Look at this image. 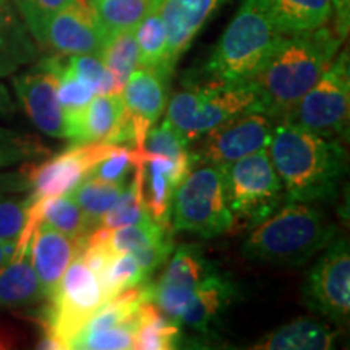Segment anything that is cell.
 I'll return each instance as SVG.
<instances>
[{
    "label": "cell",
    "instance_id": "cell-31",
    "mask_svg": "<svg viewBox=\"0 0 350 350\" xmlns=\"http://www.w3.org/2000/svg\"><path fill=\"white\" fill-rule=\"evenodd\" d=\"M106 68L111 72L116 83V93H122L126 80L135 68L139 65L138 44L135 38V29L122 31L109 38L100 52Z\"/></svg>",
    "mask_w": 350,
    "mask_h": 350
},
{
    "label": "cell",
    "instance_id": "cell-45",
    "mask_svg": "<svg viewBox=\"0 0 350 350\" xmlns=\"http://www.w3.org/2000/svg\"><path fill=\"white\" fill-rule=\"evenodd\" d=\"M90 2H93V0H90Z\"/></svg>",
    "mask_w": 350,
    "mask_h": 350
},
{
    "label": "cell",
    "instance_id": "cell-20",
    "mask_svg": "<svg viewBox=\"0 0 350 350\" xmlns=\"http://www.w3.org/2000/svg\"><path fill=\"white\" fill-rule=\"evenodd\" d=\"M38 57V47L25 21L10 3L0 2V78L12 75Z\"/></svg>",
    "mask_w": 350,
    "mask_h": 350
},
{
    "label": "cell",
    "instance_id": "cell-44",
    "mask_svg": "<svg viewBox=\"0 0 350 350\" xmlns=\"http://www.w3.org/2000/svg\"><path fill=\"white\" fill-rule=\"evenodd\" d=\"M0 2H5V0H0Z\"/></svg>",
    "mask_w": 350,
    "mask_h": 350
},
{
    "label": "cell",
    "instance_id": "cell-30",
    "mask_svg": "<svg viewBox=\"0 0 350 350\" xmlns=\"http://www.w3.org/2000/svg\"><path fill=\"white\" fill-rule=\"evenodd\" d=\"M169 226L156 222L151 216L144 217L137 224L109 229V243L117 253H135L165 243L170 240Z\"/></svg>",
    "mask_w": 350,
    "mask_h": 350
},
{
    "label": "cell",
    "instance_id": "cell-8",
    "mask_svg": "<svg viewBox=\"0 0 350 350\" xmlns=\"http://www.w3.org/2000/svg\"><path fill=\"white\" fill-rule=\"evenodd\" d=\"M226 183L234 227H255L286 201L282 182L268 150L253 152L227 165Z\"/></svg>",
    "mask_w": 350,
    "mask_h": 350
},
{
    "label": "cell",
    "instance_id": "cell-9",
    "mask_svg": "<svg viewBox=\"0 0 350 350\" xmlns=\"http://www.w3.org/2000/svg\"><path fill=\"white\" fill-rule=\"evenodd\" d=\"M350 116V67L345 49L332 60L312 90L292 109L286 122L325 135L327 138H347Z\"/></svg>",
    "mask_w": 350,
    "mask_h": 350
},
{
    "label": "cell",
    "instance_id": "cell-29",
    "mask_svg": "<svg viewBox=\"0 0 350 350\" xmlns=\"http://www.w3.org/2000/svg\"><path fill=\"white\" fill-rule=\"evenodd\" d=\"M135 38L139 65L161 68L172 75V68L167 65V33L156 7H151L142 23L135 28Z\"/></svg>",
    "mask_w": 350,
    "mask_h": 350
},
{
    "label": "cell",
    "instance_id": "cell-27",
    "mask_svg": "<svg viewBox=\"0 0 350 350\" xmlns=\"http://www.w3.org/2000/svg\"><path fill=\"white\" fill-rule=\"evenodd\" d=\"M135 174L129 185L122 188L119 198L113 206L100 219L99 227L106 229H119V227L137 224L150 214L144 206V165H135Z\"/></svg>",
    "mask_w": 350,
    "mask_h": 350
},
{
    "label": "cell",
    "instance_id": "cell-10",
    "mask_svg": "<svg viewBox=\"0 0 350 350\" xmlns=\"http://www.w3.org/2000/svg\"><path fill=\"white\" fill-rule=\"evenodd\" d=\"M301 295L306 308L344 325L350 313V250L349 240L334 239L306 273Z\"/></svg>",
    "mask_w": 350,
    "mask_h": 350
},
{
    "label": "cell",
    "instance_id": "cell-26",
    "mask_svg": "<svg viewBox=\"0 0 350 350\" xmlns=\"http://www.w3.org/2000/svg\"><path fill=\"white\" fill-rule=\"evenodd\" d=\"M180 325L161 312L151 300L142 306V321L135 338L138 350H170L178 345Z\"/></svg>",
    "mask_w": 350,
    "mask_h": 350
},
{
    "label": "cell",
    "instance_id": "cell-21",
    "mask_svg": "<svg viewBox=\"0 0 350 350\" xmlns=\"http://www.w3.org/2000/svg\"><path fill=\"white\" fill-rule=\"evenodd\" d=\"M124 116L125 104L122 93L98 94L83 111L73 143L104 142L116 144Z\"/></svg>",
    "mask_w": 350,
    "mask_h": 350
},
{
    "label": "cell",
    "instance_id": "cell-14",
    "mask_svg": "<svg viewBox=\"0 0 350 350\" xmlns=\"http://www.w3.org/2000/svg\"><path fill=\"white\" fill-rule=\"evenodd\" d=\"M65 57L52 54L28 72L13 78V88L26 116L42 133L52 138L64 137V116L57 86Z\"/></svg>",
    "mask_w": 350,
    "mask_h": 350
},
{
    "label": "cell",
    "instance_id": "cell-1",
    "mask_svg": "<svg viewBox=\"0 0 350 350\" xmlns=\"http://www.w3.org/2000/svg\"><path fill=\"white\" fill-rule=\"evenodd\" d=\"M344 39L321 26L284 34L247 83L255 88L262 111L275 122L287 119L299 100L329 68Z\"/></svg>",
    "mask_w": 350,
    "mask_h": 350
},
{
    "label": "cell",
    "instance_id": "cell-3",
    "mask_svg": "<svg viewBox=\"0 0 350 350\" xmlns=\"http://www.w3.org/2000/svg\"><path fill=\"white\" fill-rule=\"evenodd\" d=\"M338 227L313 203H286L253 227L242 243L247 260L300 266L323 252Z\"/></svg>",
    "mask_w": 350,
    "mask_h": 350
},
{
    "label": "cell",
    "instance_id": "cell-35",
    "mask_svg": "<svg viewBox=\"0 0 350 350\" xmlns=\"http://www.w3.org/2000/svg\"><path fill=\"white\" fill-rule=\"evenodd\" d=\"M139 163H142V159H139L138 150L117 144L116 150L107 157H104L100 163L96 164L88 175L112 183H125L126 175Z\"/></svg>",
    "mask_w": 350,
    "mask_h": 350
},
{
    "label": "cell",
    "instance_id": "cell-12",
    "mask_svg": "<svg viewBox=\"0 0 350 350\" xmlns=\"http://www.w3.org/2000/svg\"><path fill=\"white\" fill-rule=\"evenodd\" d=\"M275 120L265 112H245L203 135L196 163L229 165L242 157L268 150Z\"/></svg>",
    "mask_w": 350,
    "mask_h": 350
},
{
    "label": "cell",
    "instance_id": "cell-6",
    "mask_svg": "<svg viewBox=\"0 0 350 350\" xmlns=\"http://www.w3.org/2000/svg\"><path fill=\"white\" fill-rule=\"evenodd\" d=\"M227 165L204 164L190 170L175 188L170 204L172 229L214 239L234 229L226 183Z\"/></svg>",
    "mask_w": 350,
    "mask_h": 350
},
{
    "label": "cell",
    "instance_id": "cell-22",
    "mask_svg": "<svg viewBox=\"0 0 350 350\" xmlns=\"http://www.w3.org/2000/svg\"><path fill=\"white\" fill-rule=\"evenodd\" d=\"M336 331L325 323L300 318L261 338L255 350H327L334 347Z\"/></svg>",
    "mask_w": 350,
    "mask_h": 350
},
{
    "label": "cell",
    "instance_id": "cell-34",
    "mask_svg": "<svg viewBox=\"0 0 350 350\" xmlns=\"http://www.w3.org/2000/svg\"><path fill=\"white\" fill-rule=\"evenodd\" d=\"M65 65L70 72L93 90L94 94L116 93V83L106 68L100 55L80 54L65 57Z\"/></svg>",
    "mask_w": 350,
    "mask_h": 350
},
{
    "label": "cell",
    "instance_id": "cell-28",
    "mask_svg": "<svg viewBox=\"0 0 350 350\" xmlns=\"http://www.w3.org/2000/svg\"><path fill=\"white\" fill-rule=\"evenodd\" d=\"M124 185L125 183H112L86 175L68 195L86 214L91 229L94 230L99 227L104 214L113 206V203L119 198Z\"/></svg>",
    "mask_w": 350,
    "mask_h": 350
},
{
    "label": "cell",
    "instance_id": "cell-40",
    "mask_svg": "<svg viewBox=\"0 0 350 350\" xmlns=\"http://www.w3.org/2000/svg\"><path fill=\"white\" fill-rule=\"evenodd\" d=\"M336 15V31L342 39L347 38L350 28V0H331Z\"/></svg>",
    "mask_w": 350,
    "mask_h": 350
},
{
    "label": "cell",
    "instance_id": "cell-41",
    "mask_svg": "<svg viewBox=\"0 0 350 350\" xmlns=\"http://www.w3.org/2000/svg\"><path fill=\"white\" fill-rule=\"evenodd\" d=\"M16 104L8 93L7 86L0 83V119H10L15 116Z\"/></svg>",
    "mask_w": 350,
    "mask_h": 350
},
{
    "label": "cell",
    "instance_id": "cell-36",
    "mask_svg": "<svg viewBox=\"0 0 350 350\" xmlns=\"http://www.w3.org/2000/svg\"><path fill=\"white\" fill-rule=\"evenodd\" d=\"M190 142L183 137L177 129H174L167 120L161 125H152L148 130L143 142V151L148 154H161L167 157H177L188 151Z\"/></svg>",
    "mask_w": 350,
    "mask_h": 350
},
{
    "label": "cell",
    "instance_id": "cell-7",
    "mask_svg": "<svg viewBox=\"0 0 350 350\" xmlns=\"http://www.w3.org/2000/svg\"><path fill=\"white\" fill-rule=\"evenodd\" d=\"M49 300L38 349H70L85 323L107 301L98 278L80 255L70 262Z\"/></svg>",
    "mask_w": 350,
    "mask_h": 350
},
{
    "label": "cell",
    "instance_id": "cell-19",
    "mask_svg": "<svg viewBox=\"0 0 350 350\" xmlns=\"http://www.w3.org/2000/svg\"><path fill=\"white\" fill-rule=\"evenodd\" d=\"M235 295V286L227 275L211 271L201 281L180 317V326L208 334Z\"/></svg>",
    "mask_w": 350,
    "mask_h": 350
},
{
    "label": "cell",
    "instance_id": "cell-2",
    "mask_svg": "<svg viewBox=\"0 0 350 350\" xmlns=\"http://www.w3.org/2000/svg\"><path fill=\"white\" fill-rule=\"evenodd\" d=\"M268 152L282 182L286 203L332 201L338 196L347 172V152L339 139L279 120Z\"/></svg>",
    "mask_w": 350,
    "mask_h": 350
},
{
    "label": "cell",
    "instance_id": "cell-43",
    "mask_svg": "<svg viewBox=\"0 0 350 350\" xmlns=\"http://www.w3.org/2000/svg\"><path fill=\"white\" fill-rule=\"evenodd\" d=\"M15 250H16V242L0 240V268L12 260V256L15 255Z\"/></svg>",
    "mask_w": 350,
    "mask_h": 350
},
{
    "label": "cell",
    "instance_id": "cell-25",
    "mask_svg": "<svg viewBox=\"0 0 350 350\" xmlns=\"http://www.w3.org/2000/svg\"><path fill=\"white\" fill-rule=\"evenodd\" d=\"M90 3L107 41L122 31L137 28L151 10L152 0H93Z\"/></svg>",
    "mask_w": 350,
    "mask_h": 350
},
{
    "label": "cell",
    "instance_id": "cell-4",
    "mask_svg": "<svg viewBox=\"0 0 350 350\" xmlns=\"http://www.w3.org/2000/svg\"><path fill=\"white\" fill-rule=\"evenodd\" d=\"M282 36L268 0H243L209 57L208 75L222 83H247Z\"/></svg>",
    "mask_w": 350,
    "mask_h": 350
},
{
    "label": "cell",
    "instance_id": "cell-15",
    "mask_svg": "<svg viewBox=\"0 0 350 350\" xmlns=\"http://www.w3.org/2000/svg\"><path fill=\"white\" fill-rule=\"evenodd\" d=\"M213 265L198 245H182L165 266L161 281L151 286V301L174 321L180 325V317Z\"/></svg>",
    "mask_w": 350,
    "mask_h": 350
},
{
    "label": "cell",
    "instance_id": "cell-11",
    "mask_svg": "<svg viewBox=\"0 0 350 350\" xmlns=\"http://www.w3.org/2000/svg\"><path fill=\"white\" fill-rule=\"evenodd\" d=\"M116 146L117 144L104 142L75 143L44 163H25L21 170L31 190L29 196L47 198L68 195L96 164L116 150Z\"/></svg>",
    "mask_w": 350,
    "mask_h": 350
},
{
    "label": "cell",
    "instance_id": "cell-33",
    "mask_svg": "<svg viewBox=\"0 0 350 350\" xmlns=\"http://www.w3.org/2000/svg\"><path fill=\"white\" fill-rule=\"evenodd\" d=\"M47 154L49 148L39 138L0 125V170L15 164L31 163Z\"/></svg>",
    "mask_w": 350,
    "mask_h": 350
},
{
    "label": "cell",
    "instance_id": "cell-24",
    "mask_svg": "<svg viewBox=\"0 0 350 350\" xmlns=\"http://www.w3.org/2000/svg\"><path fill=\"white\" fill-rule=\"evenodd\" d=\"M268 3L282 34L321 28L332 16L331 0H268Z\"/></svg>",
    "mask_w": 350,
    "mask_h": 350
},
{
    "label": "cell",
    "instance_id": "cell-5",
    "mask_svg": "<svg viewBox=\"0 0 350 350\" xmlns=\"http://www.w3.org/2000/svg\"><path fill=\"white\" fill-rule=\"evenodd\" d=\"M165 120L188 142H193L224 122L245 112H265L255 88L248 83L190 85L172 96L165 106Z\"/></svg>",
    "mask_w": 350,
    "mask_h": 350
},
{
    "label": "cell",
    "instance_id": "cell-18",
    "mask_svg": "<svg viewBox=\"0 0 350 350\" xmlns=\"http://www.w3.org/2000/svg\"><path fill=\"white\" fill-rule=\"evenodd\" d=\"M83 239L39 224L29 240V260L41 284L44 299H51L68 265L81 252Z\"/></svg>",
    "mask_w": 350,
    "mask_h": 350
},
{
    "label": "cell",
    "instance_id": "cell-38",
    "mask_svg": "<svg viewBox=\"0 0 350 350\" xmlns=\"http://www.w3.org/2000/svg\"><path fill=\"white\" fill-rule=\"evenodd\" d=\"M13 2L18 8L21 20L25 21L29 34L34 38V34L52 13L67 7L73 0H13Z\"/></svg>",
    "mask_w": 350,
    "mask_h": 350
},
{
    "label": "cell",
    "instance_id": "cell-17",
    "mask_svg": "<svg viewBox=\"0 0 350 350\" xmlns=\"http://www.w3.org/2000/svg\"><path fill=\"white\" fill-rule=\"evenodd\" d=\"M224 0H152L167 33V65L175 62L191 46L213 13Z\"/></svg>",
    "mask_w": 350,
    "mask_h": 350
},
{
    "label": "cell",
    "instance_id": "cell-13",
    "mask_svg": "<svg viewBox=\"0 0 350 350\" xmlns=\"http://www.w3.org/2000/svg\"><path fill=\"white\" fill-rule=\"evenodd\" d=\"M34 41L55 55H100L106 38L90 0H73L44 21Z\"/></svg>",
    "mask_w": 350,
    "mask_h": 350
},
{
    "label": "cell",
    "instance_id": "cell-42",
    "mask_svg": "<svg viewBox=\"0 0 350 350\" xmlns=\"http://www.w3.org/2000/svg\"><path fill=\"white\" fill-rule=\"evenodd\" d=\"M18 345V336L10 327L0 326V350L15 349Z\"/></svg>",
    "mask_w": 350,
    "mask_h": 350
},
{
    "label": "cell",
    "instance_id": "cell-39",
    "mask_svg": "<svg viewBox=\"0 0 350 350\" xmlns=\"http://www.w3.org/2000/svg\"><path fill=\"white\" fill-rule=\"evenodd\" d=\"M29 190L28 180H26L23 170H16V172L0 174V195L8 193H18V191Z\"/></svg>",
    "mask_w": 350,
    "mask_h": 350
},
{
    "label": "cell",
    "instance_id": "cell-37",
    "mask_svg": "<svg viewBox=\"0 0 350 350\" xmlns=\"http://www.w3.org/2000/svg\"><path fill=\"white\" fill-rule=\"evenodd\" d=\"M29 198L18 200L0 195V240L16 242L23 230Z\"/></svg>",
    "mask_w": 350,
    "mask_h": 350
},
{
    "label": "cell",
    "instance_id": "cell-23",
    "mask_svg": "<svg viewBox=\"0 0 350 350\" xmlns=\"http://www.w3.org/2000/svg\"><path fill=\"white\" fill-rule=\"evenodd\" d=\"M44 299L41 284L29 260V250L20 252L0 268V306L25 308Z\"/></svg>",
    "mask_w": 350,
    "mask_h": 350
},
{
    "label": "cell",
    "instance_id": "cell-16",
    "mask_svg": "<svg viewBox=\"0 0 350 350\" xmlns=\"http://www.w3.org/2000/svg\"><path fill=\"white\" fill-rule=\"evenodd\" d=\"M170 73L161 68L138 65L126 80L122 98L125 112L133 129V143L130 148L143 150L148 130L159 120L167 106Z\"/></svg>",
    "mask_w": 350,
    "mask_h": 350
},
{
    "label": "cell",
    "instance_id": "cell-32",
    "mask_svg": "<svg viewBox=\"0 0 350 350\" xmlns=\"http://www.w3.org/2000/svg\"><path fill=\"white\" fill-rule=\"evenodd\" d=\"M150 274L144 271L142 262L131 253H117L99 275V284L103 287L107 301L117 297L126 288L137 287L148 281Z\"/></svg>",
    "mask_w": 350,
    "mask_h": 350
}]
</instances>
